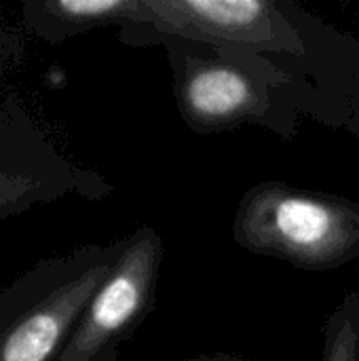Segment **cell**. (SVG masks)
I'll return each instance as SVG.
<instances>
[{
    "mask_svg": "<svg viewBox=\"0 0 359 361\" xmlns=\"http://www.w3.org/2000/svg\"><path fill=\"white\" fill-rule=\"evenodd\" d=\"M135 0H28L21 19L28 32L49 44H59L99 27L131 23Z\"/></svg>",
    "mask_w": 359,
    "mask_h": 361,
    "instance_id": "obj_7",
    "label": "cell"
},
{
    "mask_svg": "<svg viewBox=\"0 0 359 361\" xmlns=\"http://www.w3.org/2000/svg\"><path fill=\"white\" fill-rule=\"evenodd\" d=\"M233 239L250 254L298 269H341L359 258V201L260 182L239 199Z\"/></svg>",
    "mask_w": 359,
    "mask_h": 361,
    "instance_id": "obj_3",
    "label": "cell"
},
{
    "mask_svg": "<svg viewBox=\"0 0 359 361\" xmlns=\"http://www.w3.org/2000/svg\"><path fill=\"white\" fill-rule=\"evenodd\" d=\"M322 361H359V294H347L328 317Z\"/></svg>",
    "mask_w": 359,
    "mask_h": 361,
    "instance_id": "obj_8",
    "label": "cell"
},
{
    "mask_svg": "<svg viewBox=\"0 0 359 361\" xmlns=\"http://www.w3.org/2000/svg\"><path fill=\"white\" fill-rule=\"evenodd\" d=\"M123 239L44 258L0 290V361H55Z\"/></svg>",
    "mask_w": 359,
    "mask_h": 361,
    "instance_id": "obj_4",
    "label": "cell"
},
{
    "mask_svg": "<svg viewBox=\"0 0 359 361\" xmlns=\"http://www.w3.org/2000/svg\"><path fill=\"white\" fill-rule=\"evenodd\" d=\"M163 239L152 226L123 237L110 275L97 288L55 361H95L133 336L154 307Z\"/></svg>",
    "mask_w": 359,
    "mask_h": 361,
    "instance_id": "obj_6",
    "label": "cell"
},
{
    "mask_svg": "<svg viewBox=\"0 0 359 361\" xmlns=\"http://www.w3.org/2000/svg\"><path fill=\"white\" fill-rule=\"evenodd\" d=\"M95 361H118V349H112V351H106L104 355H99Z\"/></svg>",
    "mask_w": 359,
    "mask_h": 361,
    "instance_id": "obj_11",
    "label": "cell"
},
{
    "mask_svg": "<svg viewBox=\"0 0 359 361\" xmlns=\"http://www.w3.org/2000/svg\"><path fill=\"white\" fill-rule=\"evenodd\" d=\"M351 133H355V137L359 140V93L353 99V118H351V127H349Z\"/></svg>",
    "mask_w": 359,
    "mask_h": 361,
    "instance_id": "obj_10",
    "label": "cell"
},
{
    "mask_svg": "<svg viewBox=\"0 0 359 361\" xmlns=\"http://www.w3.org/2000/svg\"><path fill=\"white\" fill-rule=\"evenodd\" d=\"M184 125L199 133L260 127L290 140L303 116L349 129L351 114L290 66L237 47L163 38Z\"/></svg>",
    "mask_w": 359,
    "mask_h": 361,
    "instance_id": "obj_1",
    "label": "cell"
},
{
    "mask_svg": "<svg viewBox=\"0 0 359 361\" xmlns=\"http://www.w3.org/2000/svg\"><path fill=\"white\" fill-rule=\"evenodd\" d=\"M182 361H248L241 355H233V353H209V355H195V357H186Z\"/></svg>",
    "mask_w": 359,
    "mask_h": 361,
    "instance_id": "obj_9",
    "label": "cell"
},
{
    "mask_svg": "<svg viewBox=\"0 0 359 361\" xmlns=\"http://www.w3.org/2000/svg\"><path fill=\"white\" fill-rule=\"evenodd\" d=\"M332 30L290 0H135L133 19L118 30L127 47H150L163 38L250 49L269 55L311 82L343 106L353 118V99L339 85L359 74L334 66V55L353 51H322L320 42Z\"/></svg>",
    "mask_w": 359,
    "mask_h": 361,
    "instance_id": "obj_2",
    "label": "cell"
},
{
    "mask_svg": "<svg viewBox=\"0 0 359 361\" xmlns=\"http://www.w3.org/2000/svg\"><path fill=\"white\" fill-rule=\"evenodd\" d=\"M110 192V182L68 159L17 97L0 102V220L68 197L102 201Z\"/></svg>",
    "mask_w": 359,
    "mask_h": 361,
    "instance_id": "obj_5",
    "label": "cell"
}]
</instances>
